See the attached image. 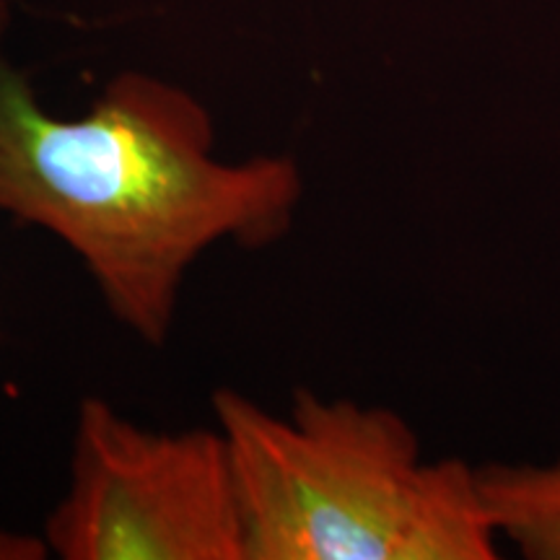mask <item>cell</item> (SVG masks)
<instances>
[{
    "mask_svg": "<svg viewBox=\"0 0 560 560\" xmlns=\"http://www.w3.org/2000/svg\"><path fill=\"white\" fill-rule=\"evenodd\" d=\"M301 198L291 156H215L213 117L177 83L125 70L68 120L42 107L0 39V213L66 244L145 346L170 338L206 252L280 242Z\"/></svg>",
    "mask_w": 560,
    "mask_h": 560,
    "instance_id": "1",
    "label": "cell"
},
{
    "mask_svg": "<svg viewBox=\"0 0 560 560\" xmlns=\"http://www.w3.org/2000/svg\"><path fill=\"white\" fill-rule=\"evenodd\" d=\"M247 560H493L480 467L425 459L395 410L296 389L285 416L213 395Z\"/></svg>",
    "mask_w": 560,
    "mask_h": 560,
    "instance_id": "2",
    "label": "cell"
},
{
    "mask_svg": "<svg viewBox=\"0 0 560 560\" xmlns=\"http://www.w3.org/2000/svg\"><path fill=\"white\" fill-rule=\"evenodd\" d=\"M42 537L60 560H247L221 429L151 431L102 397L81 400Z\"/></svg>",
    "mask_w": 560,
    "mask_h": 560,
    "instance_id": "3",
    "label": "cell"
},
{
    "mask_svg": "<svg viewBox=\"0 0 560 560\" xmlns=\"http://www.w3.org/2000/svg\"><path fill=\"white\" fill-rule=\"evenodd\" d=\"M480 480L501 542L529 560H560V457L480 467Z\"/></svg>",
    "mask_w": 560,
    "mask_h": 560,
    "instance_id": "4",
    "label": "cell"
},
{
    "mask_svg": "<svg viewBox=\"0 0 560 560\" xmlns=\"http://www.w3.org/2000/svg\"><path fill=\"white\" fill-rule=\"evenodd\" d=\"M50 556L45 537L0 529V560H45Z\"/></svg>",
    "mask_w": 560,
    "mask_h": 560,
    "instance_id": "5",
    "label": "cell"
},
{
    "mask_svg": "<svg viewBox=\"0 0 560 560\" xmlns=\"http://www.w3.org/2000/svg\"><path fill=\"white\" fill-rule=\"evenodd\" d=\"M3 30H5V9L3 3H0V39H3Z\"/></svg>",
    "mask_w": 560,
    "mask_h": 560,
    "instance_id": "6",
    "label": "cell"
}]
</instances>
